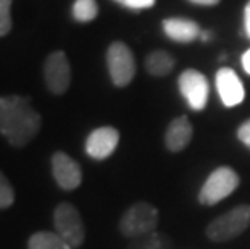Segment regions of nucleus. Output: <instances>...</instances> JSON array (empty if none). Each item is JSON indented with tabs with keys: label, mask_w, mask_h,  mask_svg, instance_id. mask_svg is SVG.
I'll list each match as a JSON object with an SVG mask.
<instances>
[{
	"label": "nucleus",
	"mask_w": 250,
	"mask_h": 249,
	"mask_svg": "<svg viewBox=\"0 0 250 249\" xmlns=\"http://www.w3.org/2000/svg\"><path fill=\"white\" fill-rule=\"evenodd\" d=\"M237 137L250 149V118L237 128Z\"/></svg>",
	"instance_id": "21"
},
{
	"label": "nucleus",
	"mask_w": 250,
	"mask_h": 249,
	"mask_svg": "<svg viewBox=\"0 0 250 249\" xmlns=\"http://www.w3.org/2000/svg\"><path fill=\"white\" fill-rule=\"evenodd\" d=\"M120 142V133L113 126H100L86 139V152L95 160H104L115 152Z\"/></svg>",
	"instance_id": "10"
},
{
	"label": "nucleus",
	"mask_w": 250,
	"mask_h": 249,
	"mask_svg": "<svg viewBox=\"0 0 250 249\" xmlns=\"http://www.w3.org/2000/svg\"><path fill=\"white\" fill-rule=\"evenodd\" d=\"M179 91L189 104L192 110H204L207 102H208L210 86L208 79L205 78L204 73L197 70H186L179 75L178 79Z\"/></svg>",
	"instance_id": "8"
},
{
	"label": "nucleus",
	"mask_w": 250,
	"mask_h": 249,
	"mask_svg": "<svg viewBox=\"0 0 250 249\" xmlns=\"http://www.w3.org/2000/svg\"><path fill=\"white\" fill-rule=\"evenodd\" d=\"M250 225V205L242 204L216 217L207 226V236L215 243L231 241Z\"/></svg>",
	"instance_id": "3"
},
{
	"label": "nucleus",
	"mask_w": 250,
	"mask_h": 249,
	"mask_svg": "<svg viewBox=\"0 0 250 249\" xmlns=\"http://www.w3.org/2000/svg\"><path fill=\"white\" fill-rule=\"evenodd\" d=\"M244 26H246V34L250 38V0L246 5V10H244Z\"/></svg>",
	"instance_id": "22"
},
{
	"label": "nucleus",
	"mask_w": 250,
	"mask_h": 249,
	"mask_svg": "<svg viewBox=\"0 0 250 249\" xmlns=\"http://www.w3.org/2000/svg\"><path fill=\"white\" fill-rule=\"evenodd\" d=\"M12 2L13 0H0V38L12 31Z\"/></svg>",
	"instance_id": "19"
},
{
	"label": "nucleus",
	"mask_w": 250,
	"mask_h": 249,
	"mask_svg": "<svg viewBox=\"0 0 250 249\" xmlns=\"http://www.w3.org/2000/svg\"><path fill=\"white\" fill-rule=\"evenodd\" d=\"M55 233L73 249L83 246L86 240V226L79 210L71 203H60L54 210Z\"/></svg>",
	"instance_id": "4"
},
{
	"label": "nucleus",
	"mask_w": 250,
	"mask_h": 249,
	"mask_svg": "<svg viewBox=\"0 0 250 249\" xmlns=\"http://www.w3.org/2000/svg\"><path fill=\"white\" fill-rule=\"evenodd\" d=\"M42 126V116L24 96L0 97V135L10 146L21 149L37 136Z\"/></svg>",
	"instance_id": "1"
},
{
	"label": "nucleus",
	"mask_w": 250,
	"mask_h": 249,
	"mask_svg": "<svg viewBox=\"0 0 250 249\" xmlns=\"http://www.w3.org/2000/svg\"><path fill=\"white\" fill-rule=\"evenodd\" d=\"M163 31L169 39L179 44H188L200 38V26L192 20L186 18H168L163 21Z\"/></svg>",
	"instance_id": "13"
},
{
	"label": "nucleus",
	"mask_w": 250,
	"mask_h": 249,
	"mask_svg": "<svg viewBox=\"0 0 250 249\" xmlns=\"http://www.w3.org/2000/svg\"><path fill=\"white\" fill-rule=\"evenodd\" d=\"M194 5H202V7H213V5L220 3V0H189Z\"/></svg>",
	"instance_id": "24"
},
{
	"label": "nucleus",
	"mask_w": 250,
	"mask_h": 249,
	"mask_svg": "<svg viewBox=\"0 0 250 249\" xmlns=\"http://www.w3.org/2000/svg\"><path fill=\"white\" fill-rule=\"evenodd\" d=\"M242 68L247 75H250V49L244 52V55H242Z\"/></svg>",
	"instance_id": "23"
},
{
	"label": "nucleus",
	"mask_w": 250,
	"mask_h": 249,
	"mask_svg": "<svg viewBox=\"0 0 250 249\" xmlns=\"http://www.w3.org/2000/svg\"><path fill=\"white\" fill-rule=\"evenodd\" d=\"M73 18L79 23H89L97 18L99 5L95 0H74L73 3Z\"/></svg>",
	"instance_id": "17"
},
{
	"label": "nucleus",
	"mask_w": 250,
	"mask_h": 249,
	"mask_svg": "<svg viewBox=\"0 0 250 249\" xmlns=\"http://www.w3.org/2000/svg\"><path fill=\"white\" fill-rule=\"evenodd\" d=\"M216 89L221 102L226 107H236L246 97V89L237 73L228 67H223L216 73Z\"/></svg>",
	"instance_id": "11"
},
{
	"label": "nucleus",
	"mask_w": 250,
	"mask_h": 249,
	"mask_svg": "<svg viewBox=\"0 0 250 249\" xmlns=\"http://www.w3.org/2000/svg\"><path fill=\"white\" fill-rule=\"evenodd\" d=\"M239 175L231 167H220L210 173L199 193V201L204 205H215L232 194L239 186Z\"/></svg>",
	"instance_id": "5"
},
{
	"label": "nucleus",
	"mask_w": 250,
	"mask_h": 249,
	"mask_svg": "<svg viewBox=\"0 0 250 249\" xmlns=\"http://www.w3.org/2000/svg\"><path fill=\"white\" fill-rule=\"evenodd\" d=\"M174 57L167 50H153L146 58V68L152 76H167L174 68Z\"/></svg>",
	"instance_id": "14"
},
{
	"label": "nucleus",
	"mask_w": 250,
	"mask_h": 249,
	"mask_svg": "<svg viewBox=\"0 0 250 249\" xmlns=\"http://www.w3.org/2000/svg\"><path fill=\"white\" fill-rule=\"evenodd\" d=\"M15 203V189L8 178L0 172V210L12 207Z\"/></svg>",
	"instance_id": "18"
},
{
	"label": "nucleus",
	"mask_w": 250,
	"mask_h": 249,
	"mask_svg": "<svg viewBox=\"0 0 250 249\" xmlns=\"http://www.w3.org/2000/svg\"><path fill=\"white\" fill-rule=\"evenodd\" d=\"M44 81L47 89L55 96H62L68 91L71 84V65L63 50L52 52L45 58Z\"/></svg>",
	"instance_id": "7"
},
{
	"label": "nucleus",
	"mask_w": 250,
	"mask_h": 249,
	"mask_svg": "<svg viewBox=\"0 0 250 249\" xmlns=\"http://www.w3.org/2000/svg\"><path fill=\"white\" fill-rule=\"evenodd\" d=\"M158 210L148 203H137L127 209L120 219L118 228L126 238H141L157 230Z\"/></svg>",
	"instance_id": "2"
},
{
	"label": "nucleus",
	"mask_w": 250,
	"mask_h": 249,
	"mask_svg": "<svg viewBox=\"0 0 250 249\" xmlns=\"http://www.w3.org/2000/svg\"><path fill=\"white\" fill-rule=\"evenodd\" d=\"M126 249H173V241L165 233L153 231L150 235L132 240Z\"/></svg>",
	"instance_id": "16"
},
{
	"label": "nucleus",
	"mask_w": 250,
	"mask_h": 249,
	"mask_svg": "<svg viewBox=\"0 0 250 249\" xmlns=\"http://www.w3.org/2000/svg\"><path fill=\"white\" fill-rule=\"evenodd\" d=\"M192 125L188 116H178L168 125L165 133V144L169 152H181L189 146L192 139Z\"/></svg>",
	"instance_id": "12"
},
{
	"label": "nucleus",
	"mask_w": 250,
	"mask_h": 249,
	"mask_svg": "<svg viewBox=\"0 0 250 249\" xmlns=\"http://www.w3.org/2000/svg\"><path fill=\"white\" fill-rule=\"evenodd\" d=\"M200 38H202V41H204V42H208L210 38H211V34L208 33V31H204V33H200Z\"/></svg>",
	"instance_id": "25"
},
{
	"label": "nucleus",
	"mask_w": 250,
	"mask_h": 249,
	"mask_svg": "<svg viewBox=\"0 0 250 249\" xmlns=\"http://www.w3.org/2000/svg\"><path fill=\"white\" fill-rule=\"evenodd\" d=\"M28 249H73L66 245L57 233L52 231H36L29 236Z\"/></svg>",
	"instance_id": "15"
},
{
	"label": "nucleus",
	"mask_w": 250,
	"mask_h": 249,
	"mask_svg": "<svg viewBox=\"0 0 250 249\" xmlns=\"http://www.w3.org/2000/svg\"><path fill=\"white\" fill-rule=\"evenodd\" d=\"M52 175L63 191H73L83 181L81 165L62 151L52 154Z\"/></svg>",
	"instance_id": "9"
},
{
	"label": "nucleus",
	"mask_w": 250,
	"mask_h": 249,
	"mask_svg": "<svg viewBox=\"0 0 250 249\" xmlns=\"http://www.w3.org/2000/svg\"><path fill=\"white\" fill-rule=\"evenodd\" d=\"M107 67L115 86H127L136 75V58L125 42H113L107 50Z\"/></svg>",
	"instance_id": "6"
},
{
	"label": "nucleus",
	"mask_w": 250,
	"mask_h": 249,
	"mask_svg": "<svg viewBox=\"0 0 250 249\" xmlns=\"http://www.w3.org/2000/svg\"><path fill=\"white\" fill-rule=\"evenodd\" d=\"M113 2L123 5L129 10H146L155 5L157 0H113Z\"/></svg>",
	"instance_id": "20"
}]
</instances>
